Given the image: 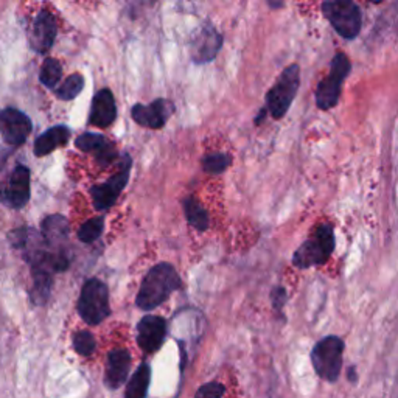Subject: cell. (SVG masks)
<instances>
[{
    "label": "cell",
    "mask_w": 398,
    "mask_h": 398,
    "mask_svg": "<svg viewBox=\"0 0 398 398\" xmlns=\"http://www.w3.org/2000/svg\"><path fill=\"white\" fill-rule=\"evenodd\" d=\"M182 285L179 274L168 263H159L145 275L135 303L142 310H152L164 303Z\"/></svg>",
    "instance_id": "cell-1"
},
{
    "label": "cell",
    "mask_w": 398,
    "mask_h": 398,
    "mask_svg": "<svg viewBox=\"0 0 398 398\" xmlns=\"http://www.w3.org/2000/svg\"><path fill=\"white\" fill-rule=\"evenodd\" d=\"M73 347L83 356H89L95 350V338L89 332H78L73 336Z\"/></svg>",
    "instance_id": "cell-27"
},
{
    "label": "cell",
    "mask_w": 398,
    "mask_h": 398,
    "mask_svg": "<svg viewBox=\"0 0 398 398\" xmlns=\"http://www.w3.org/2000/svg\"><path fill=\"white\" fill-rule=\"evenodd\" d=\"M104 229V218L103 217H97L92 218L89 221H86L78 231V239L83 243H94L100 235L103 234Z\"/></svg>",
    "instance_id": "cell-25"
},
{
    "label": "cell",
    "mask_w": 398,
    "mask_h": 398,
    "mask_svg": "<svg viewBox=\"0 0 398 398\" xmlns=\"http://www.w3.org/2000/svg\"><path fill=\"white\" fill-rule=\"evenodd\" d=\"M150 380H151L150 366L140 364L139 369L134 372L131 380L128 382L125 398H147Z\"/></svg>",
    "instance_id": "cell-20"
},
{
    "label": "cell",
    "mask_w": 398,
    "mask_h": 398,
    "mask_svg": "<svg viewBox=\"0 0 398 398\" xmlns=\"http://www.w3.org/2000/svg\"><path fill=\"white\" fill-rule=\"evenodd\" d=\"M349 377H350L351 381L356 380V375H355V369H354V367H351V369H350V375H349Z\"/></svg>",
    "instance_id": "cell-30"
},
{
    "label": "cell",
    "mask_w": 398,
    "mask_h": 398,
    "mask_svg": "<svg viewBox=\"0 0 398 398\" xmlns=\"http://www.w3.org/2000/svg\"><path fill=\"white\" fill-rule=\"evenodd\" d=\"M224 386L219 382H207L199 387L195 398H221L224 395Z\"/></svg>",
    "instance_id": "cell-28"
},
{
    "label": "cell",
    "mask_w": 398,
    "mask_h": 398,
    "mask_svg": "<svg viewBox=\"0 0 398 398\" xmlns=\"http://www.w3.org/2000/svg\"><path fill=\"white\" fill-rule=\"evenodd\" d=\"M174 104L170 100L157 98L150 104H134L131 109V116L135 123L140 126L151 128V129H160L167 120L173 116Z\"/></svg>",
    "instance_id": "cell-10"
},
{
    "label": "cell",
    "mask_w": 398,
    "mask_h": 398,
    "mask_svg": "<svg viewBox=\"0 0 398 398\" xmlns=\"http://www.w3.org/2000/svg\"><path fill=\"white\" fill-rule=\"evenodd\" d=\"M75 147L84 152H92L100 165H109L117 159L116 148L112 147V143L104 135L100 134L86 133L80 135L75 140Z\"/></svg>",
    "instance_id": "cell-17"
},
{
    "label": "cell",
    "mask_w": 398,
    "mask_h": 398,
    "mask_svg": "<svg viewBox=\"0 0 398 398\" xmlns=\"http://www.w3.org/2000/svg\"><path fill=\"white\" fill-rule=\"evenodd\" d=\"M129 171H131V157L125 155L123 160H121L120 170L114 174L108 182L100 183V186L90 188L92 201H94L97 210H108L116 204L119 195L126 187Z\"/></svg>",
    "instance_id": "cell-8"
},
{
    "label": "cell",
    "mask_w": 398,
    "mask_h": 398,
    "mask_svg": "<svg viewBox=\"0 0 398 398\" xmlns=\"http://www.w3.org/2000/svg\"><path fill=\"white\" fill-rule=\"evenodd\" d=\"M183 210H186V217L188 219V223L193 226L195 229H198L199 232H204L209 229V215L205 209L203 207L201 204L196 198L190 196L183 201Z\"/></svg>",
    "instance_id": "cell-22"
},
{
    "label": "cell",
    "mask_w": 398,
    "mask_h": 398,
    "mask_svg": "<svg viewBox=\"0 0 398 398\" xmlns=\"http://www.w3.org/2000/svg\"><path fill=\"white\" fill-rule=\"evenodd\" d=\"M231 156L226 155V152H215V155L205 156L203 159V168L204 171L210 174H219L231 165Z\"/></svg>",
    "instance_id": "cell-26"
},
{
    "label": "cell",
    "mask_w": 398,
    "mask_h": 398,
    "mask_svg": "<svg viewBox=\"0 0 398 398\" xmlns=\"http://www.w3.org/2000/svg\"><path fill=\"white\" fill-rule=\"evenodd\" d=\"M78 313L89 325H98L109 316V291L102 280L90 279L81 289Z\"/></svg>",
    "instance_id": "cell-4"
},
{
    "label": "cell",
    "mask_w": 398,
    "mask_h": 398,
    "mask_svg": "<svg viewBox=\"0 0 398 398\" xmlns=\"http://www.w3.org/2000/svg\"><path fill=\"white\" fill-rule=\"evenodd\" d=\"M351 71V64L344 53H338L332 61V68L327 78L319 83L316 89V104L319 109L328 111L338 104L344 80Z\"/></svg>",
    "instance_id": "cell-7"
},
{
    "label": "cell",
    "mask_w": 398,
    "mask_h": 398,
    "mask_svg": "<svg viewBox=\"0 0 398 398\" xmlns=\"http://www.w3.org/2000/svg\"><path fill=\"white\" fill-rule=\"evenodd\" d=\"M53 283V274L45 271H36L33 272V282H32V291H30V297L35 305H44L47 302L52 291Z\"/></svg>",
    "instance_id": "cell-21"
},
{
    "label": "cell",
    "mask_w": 398,
    "mask_h": 398,
    "mask_svg": "<svg viewBox=\"0 0 398 398\" xmlns=\"http://www.w3.org/2000/svg\"><path fill=\"white\" fill-rule=\"evenodd\" d=\"M56 20L55 16L47 10L40 11L30 28V45L37 53H45L52 49L56 37Z\"/></svg>",
    "instance_id": "cell-12"
},
{
    "label": "cell",
    "mask_w": 398,
    "mask_h": 398,
    "mask_svg": "<svg viewBox=\"0 0 398 398\" xmlns=\"http://www.w3.org/2000/svg\"><path fill=\"white\" fill-rule=\"evenodd\" d=\"M32 129V120L24 112L13 108L0 111V135L11 147H20L25 143Z\"/></svg>",
    "instance_id": "cell-9"
},
{
    "label": "cell",
    "mask_w": 398,
    "mask_h": 398,
    "mask_svg": "<svg viewBox=\"0 0 398 398\" xmlns=\"http://www.w3.org/2000/svg\"><path fill=\"white\" fill-rule=\"evenodd\" d=\"M68 137H71V129L64 125L53 126L47 129L44 134L37 137L35 142V155L36 156H47L56 148L63 147L67 143Z\"/></svg>",
    "instance_id": "cell-19"
},
{
    "label": "cell",
    "mask_w": 398,
    "mask_h": 398,
    "mask_svg": "<svg viewBox=\"0 0 398 398\" xmlns=\"http://www.w3.org/2000/svg\"><path fill=\"white\" fill-rule=\"evenodd\" d=\"M301 84V67L291 64L282 72L271 90L266 94V109L274 119H282L288 112Z\"/></svg>",
    "instance_id": "cell-3"
},
{
    "label": "cell",
    "mask_w": 398,
    "mask_h": 398,
    "mask_svg": "<svg viewBox=\"0 0 398 398\" xmlns=\"http://www.w3.org/2000/svg\"><path fill=\"white\" fill-rule=\"evenodd\" d=\"M322 13L332 27L344 40H355L363 27V11L351 0L324 2Z\"/></svg>",
    "instance_id": "cell-5"
},
{
    "label": "cell",
    "mask_w": 398,
    "mask_h": 398,
    "mask_svg": "<svg viewBox=\"0 0 398 398\" xmlns=\"http://www.w3.org/2000/svg\"><path fill=\"white\" fill-rule=\"evenodd\" d=\"M129 367H131V355L125 349H116L109 351L108 367H106V382L116 389L123 385L128 378Z\"/></svg>",
    "instance_id": "cell-18"
},
{
    "label": "cell",
    "mask_w": 398,
    "mask_h": 398,
    "mask_svg": "<svg viewBox=\"0 0 398 398\" xmlns=\"http://www.w3.org/2000/svg\"><path fill=\"white\" fill-rule=\"evenodd\" d=\"M84 86V78L80 73H73L56 89V95L61 100H73L80 95Z\"/></svg>",
    "instance_id": "cell-24"
},
{
    "label": "cell",
    "mask_w": 398,
    "mask_h": 398,
    "mask_svg": "<svg viewBox=\"0 0 398 398\" xmlns=\"http://www.w3.org/2000/svg\"><path fill=\"white\" fill-rule=\"evenodd\" d=\"M61 75H63V67H61L59 61L55 58H47L44 61L40 80L45 88H55L56 83L61 80Z\"/></svg>",
    "instance_id": "cell-23"
},
{
    "label": "cell",
    "mask_w": 398,
    "mask_h": 398,
    "mask_svg": "<svg viewBox=\"0 0 398 398\" xmlns=\"http://www.w3.org/2000/svg\"><path fill=\"white\" fill-rule=\"evenodd\" d=\"M287 289L285 288H282V287H275L272 288L271 291V298H272V307L277 310V311H282L283 308V305L287 303Z\"/></svg>",
    "instance_id": "cell-29"
},
{
    "label": "cell",
    "mask_w": 398,
    "mask_h": 398,
    "mask_svg": "<svg viewBox=\"0 0 398 398\" xmlns=\"http://www.w3.org/2000/svg\"><path fill=\"white\" fill-rule=\"evenodd\" d=\"M4 203L11 209H22L30 199V170L24 165L14 168L2 193Z\"/></svg>",
    "instance_id": "cell-13"
},
{
    "label": "cell",
    "mask_w": 398,
    "mask_h": 398,
    "mask_svg": "<svg viewBox=\"0 0 398 398\" xmlns=\"http://www.w3.org/2000/svg\"><path fill=\"white\" fill-rule=\"evenodd\" d=\"M334 232L332 224H320L315 235L298 246L293 255V265L298 270L327 263L334 251Z\"/></svg>",
    "instance_id": "cell-2"
},
{
    "label": "cell",
    "mask_w": 398,
    "mask_h": 398,
    "mask_svg": "<svg viewBox=\"0 0 398 398\" xmlns=\"http://www.w3.org/2000/svg\"><path fill=\"white\" fill-rule=\"evenodd\" d=\"M42 236L53 254L68 258V223L63 215H50L42 221Z\"/></svg>",
    "instance_id": "cell-15"
},
{
    "label": "cell",
    "mask_w": 398,
    "mask_h": 398,
    "mask_svg": "<svg viewBox=\"0 0 398 398\" xmlns=\"http://www.w3.org/2000/svg\"><path fill=\"white\" fill-rule=\"evenodd\" d=\"M165 334L167 322L159 316H145L137 325V344L147 354L160 349L165 341Z\"/></svg>",
    "instance_id": "cell-14"
},
{
    "label": "cell",
    "mask_w": 398,
    "mask_h": 398,
    "mask_svg": "<svg viewBox=\"0 0 398 398\" xmlns=\"http://www.w3.org/2000/svg\"><path fill=\"white\" fill-rule=\"evenodd\" d=\"M117 119V106L109 89L98 90L90 106L89 123L97 128H108Z\"/></svg>",
    "instance_id": "cell-16"
},
{
    "label": "cell",
    "mask_w": 398,
    "mask_h": 398,
    "mask_svg": "<svg viewBox=\"0 0 398 398\" xmlns=\"http://www.w3.org/2000/svg\"><path fill=\"white\" fill-rule=\"evenodd\" d=\"M221 45H223V37L217 30L212 25H203L191 37V59L198 64L209 63L215 59Z\"/></svg>",
    "instance_id": "cell-11"
},
{
    "label": "cell",
    "mask_w": 398,
    "mask_h": 398,
    "mask_svg": "<svg viewBox=\"0 0 398 398\" xmlns=\"http://www.w3.org/2000/svg\"><path fill=\"white\" fill-rule=\"evenodd\" d=\"M344 341L338 336H327L320 339L311 351V363L316 373L325 381H336L342 369Z\"/></svg>",
    "instance_id": "cell-6"
}]
</instances>
